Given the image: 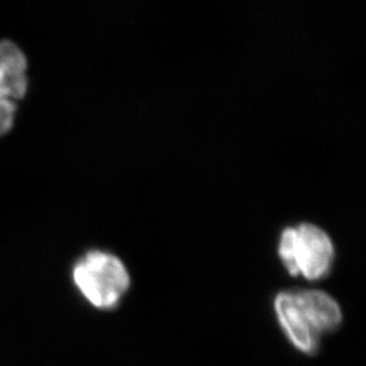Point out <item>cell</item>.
I'll return each mask as SVG.
<instances>
[{
	"label": "cell",
	"mask_w": 366,
	"mask_h": 366,
	"mask_svg": "<svg viewBox=\"0 0 366 366\" xmlns=\"http://www.w3.org/2000/svg\"><path fill=\"white\" fill-rule=\"evenodd\" d=\"M16 116V102L0 98V137L11 131Z\"/></svg>",
	"instance_id": "5"
},
{
	"label": "cell",
	"mask_w": 366,
	"mask_h": 366,
	"mask_svg": "<svg viewBox=\"0 0 366 366\" xmlns=\"http://www.w3.org/2000/svg\"><path fill=\"white\" fill-rule=\"evenodd\" d=\"M71 277L81 297L99 311H114L131 289L127 264L104 249H89L72 266Z\"/></svg>",
	"instance_id": "2"
},
{
	"label": "cell",
	"mask_w": 366,
	"mask_h": 366,
	"mask_svg": "<svg viewBox=\"0 0 366 366\" xmlns=\"http://www.w3.org/2000/svg\"><path fill=\"white\" fill-rule=\"evenodd\" d=\"M278 257L292 277L308 281L326 278L335 261V246L327 232L316 224L301 222L282 229L278 242Z\"/></svg>",
	"instance_id": "3"
},
{
	"label": "cell",
	"mask_w": 366,
	"mask_h": 366,
	"mask_svg": "<svg viewBox=\"0 0 366 366\" xmlns=\"http://www.w3.org/2000/svg\"><path fill=\"white\" fill-rule=\"evenodd\" d=\"M275 317L290 345L307 355L319 352L322 340L343 323L340 302L319 289H288L275 295Z\"/></svg>",
	"instance_id": "1"
},
{
	"label": "cell",
	"mask_w": 366,
	"mask_h": 366,
	"mask_svg": "<svg viewBox=\"0 0 366 366\" xmlns=\"http://www.w3.org/2000/svg\"><path fill=\"white\" fill-rule=\"evenodd\" d=\"M27 87L25 53L13 41H0V98L15 102L26 95Z\"/></svg>",
	"instance_id": "4"
}]
</instances>
